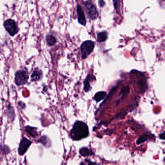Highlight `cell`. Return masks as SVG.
<instances>
[{
  "instance_id": "6da1fadb",
  "label": "cell",
  "mask_w": 165,
  "mask_h": 165,
  "mask_svg": "<svg viewBox=\"0 0 165 165\" xmlns=\"http://www.w3.org/2000/svg\"><path fill=\"white\" fill-rule=\"evenodd\" d=\"M89 135V127L86 124L82 121L75 122L70 132V136L73 140L80 141L86 138Z\"/></svg>"
},
{
  "instance_id": "7a4b0ae2",
  "label": "cell",
  "mask_w": 165,
  "mask_h": 165,
  "mask_svg": "<svg viewBox=\"0 0 165 165\" xmlns=\"http://www.w3.org/2000/svg\"><path fill=\"white\" fill-rule=\"evenodd\" d=\"M95 46V43L91 40H86L82 43L81 46L82 59L84 60L88 57V56L93 52Z\"/></svg>"
},
{
  "instance_id": "3957f363",
  "label": "cell",
  "mask_w": 165,
  "mask_h": 165,
  "mask_svg": "<svg viewBox=\"0 0 165 165\" xmlns=\"http://www.w3.org/2000/svg\"><path fill=\"white\" fill-rule=\"evenodd\" d=\"M84 5L89 18L91 20H96L99 17V13L95 4L92 2L86 1L84 2Z\"/></svg>"
},
{
  "instance_id": "277c9868",
  "label": "cell",
  "mask_w": 165,
  "mask_h": 165,
  "mask_svg": "<svg viewBox=\"0 0 165 165\" xmlns=\"http://www.w3.org/2000/svg\"><path fill=\"white\" fill-rule=\"evenodd\" d=\"M5 28L11 36H14L18 32V27L16 23L12 20H8L5 21L4 24Z\"/></svg>"
},
{
  "instance_id": "5b68a950",
  "label": "cell",
  "mask_w": 165,
  "mask_h": 165,
  "mask_svg": "<svg viewBox=\"0 0 165 165\" xmlns=\"http://www.w3.org/2000/svg\"><path fill=\"white\" fill-rule=\"evenodd\" d=\"M28 75L25 71H19L16 74V83L18 85H22L27 82Z\"/></svg>"
},
{
  "instance_id": "8992f818",
  "label": "cell",
  "mask_w": 165,
  "mask_h": 165,
  "mask_svg": "<svg viewBox=\"0 0 165 165\" xmlns=\"http://www.w3.org/2000/svg\"><path fill=\"white\" fill-rule=\"evenodd\" d=\"M32 143V142L30 141L29 139H27V138H24V137L20 141V145H19V149H18L19 155L20 156H23L24 155Z\"/></svg>"
},
{
  "instance_id": "52a82bcc",
  "label": "cell",
  "mask_w": 165,
  "mask_h": 165,
  "mask_svg": "<svg viewBox=\"0 0 165 165\" xmlns=\"http://www.w3.org/2000/svg\"><path fill=\"white\" fill-rule=\"evenodd\" d=\"M77 20L79 23L82 26H85L87 23L85 15L82 7L80 5H77Z\"/></svg>"
},
{
  "instance_id": "ba28073f",
  "label": "cell",
  "mask_w": 165,
  "mask_h": 165,
  "mask_svg": "<svg viewBox=\"0 0 165 165\" xmlns=\"http://www.w3.org/2000/svg\"><path fill=\"white\" fill-rule=\"evenodd\" d=\"M95 80V77L94 76V75H89L87 77L86 79H85L84 81V90L86 92H88L90 91L91 89V87L90 82L91 81H94Z\"/></svg>"
},
{
  "instance_id": "9c48e42d",
  "label": "cell",
  "mask_w": 165,
  "mask_h": 165,
  "mask_svg": "<svg viewBox=\"0 0 165 165\" xmlns=\"http://www.w3.org/2000/svg\"><path fill=\"white\" fill-rule=\"evenodd\" d=\"M79 153L81 156H83V157L89 156H91L95 155L93 150L89 149L87 147H82L81 148L79 151Z\"/></svg>"
},
{
  "instance_id": "30bf717a",
  "label": "cell",
  "mask_w": 165,
  "mask_h": 165,
  "mask_svg": "<svg viewBox=\"0 0 165 165\" xmlns=\"http://www.w3.org/2000/svg\"><path fill=\"white\" fill-rule=\"evenodd\" d=\"M24 131L27 133L28 134L30 137H33V138H35L36 136H38V131H37L36 128L31 127L28 125V126L25 127Z\"/></svg>"
},
{
  "instance_id": "8fae6325",
  "label": "cell",
  "mask_w": 165,
  "mask_h": 165,
  "mask_svg": "<svg viewBox=\"0 0 165 165\" xmlns=\"http://www.w3.org/2000/svg\"><path fill=\"white\" fill-rule=\"evenodd\" d=\"M107 93L105 91H101L97 92L94 96V99L96 102H99L107 97Z\"/></svg>"
},
{
  "instance_id": "7c38bea8",
  "label": "cell",
  "mask_w": 165,
  "mask_h": 165,
  "mask_svg": "<svg viewBox=\"0 0 165 165\" xmlns=\"http://www.w3.org/2000/svg\"><path fill=\"white\" fill-rule=\"evenodd\" d=\"M108 33L106 31L99 32L97 34V40L99 42H103L107 40Z\"/></svg>"
},
{
  "instance_id": "4fadbf2b",
  "label": "cell",
  "mask_w": 165,
  "mask_h": 165,
  "mask_svg": "<svg viewBox=\"0 0 165 165\" xmlns=\"http://www.w3.org/2000/svg\"><path fill=\"white\" fill-rule=\"evenodd\" d=\"M130 91V88L129 86L124 87L121 90V92L119 95V97L121 98L122 99H124L127 97V95H128Z\"/></svg>"
},
{
  "instance_id": "5bb4252c",
  "label": "cell",
  "mask_w": 165,
  "mask_h": 165,
  "mask_svg": "<svg viewBox=\"0 0 165 165\" xmlns=\"http://www.w3.org/2000/svg\"><path fill=\"white\" fill-rule=\"evenodd\" d=\"M42 76V72L39 70H36L32 75V80L33 81H38L40 80Z\"/></svg>"
},
{
  "instance_id": "9a60e30c",
  "label": "cell",
  "mask_w": 165,
  "mask_h": 165,
  "mask_svg": "<svg viewBox=\"0 0 165 165\" xmlns=\"http://www.w3.org/2000/svg\"><path fill=\"white\" fill-rule=\"evenodd\" d=\"M48 138L46 136H44L41 137L39 139V142L42 143L44 146L46 147H49L50 145V142L48 141Z\"/></svg>"
},
{
  "instance_id": "2e32d148",
  "label": "cell",
  "mask_w": 165,
  "mask_h": 165,
  "mask_svg": "<svg viewBox=\"0 0 165 165\" xmlns=\"http://www.w3.org/2000/svg\"><path fill=\"white\" fill-rule=\"evenodd\" d=\"M150 138V135H148V134H145L144 135L141 136V137L137 140V144H142V143H143L144 142L147 141L148 139H149Z\"/></svg>"
},
{
  "instance_id": "e0dca14e",
  "label": "cell",
  "mask_w": 165,
  "mask_h": 165,
  "mask_svg": "<svg viewBox=\"0 0 165 165\" xmlns=\"http://www.w3.org/2000/svg\"><path fill=\"white\" fill-rule=\"evenodd\" d=\"M47 41L49 46H52L56 42V39L52 35H48L47 37Z\"/></svg>"
},
{
  "instance_id": "ac0fdd59",
  "label": "cell",
  "mask_w": 165,
  "mask_h": 165,
  "mask_svg": "<svg viewBox=\"0 0 165 165\" xmlns=\"http://www.w3.org/2000/svg\"><path fill=\"white\" fill-rule=\"evenodd\" d=\"M2 150L3 153H5V155H7L10 152V149L9 147L6 145L3 146Z\"/></svg>"
},
{
  "instance_id": "d6986e66",
  "label": "cell",
  "mask_w": 165,
  "mask_h": 165,
  "mask_svg": "<svg viewBox=\"0 0 165 165\" xmlns=\"http://www.w3.org/2000/svg\"><path fill=\"white\" fill-rule=\"evenodd\" d=\"M85 160V161L88 164L87 165H100L99 164H97V163H95V162H91V161L89 159H86Z\"/></svg>"
},
{
  "instance_id": "ffe728a7",
  "label": "cell",
  "mask_w": 165,
  "mask_h": 165,
  "mask_svg": "<svg viewBox=\"0 0 165 165\" xmlns=\"http://www.w3.org/2000/svg\"><path fill=\"white\" fill-rule=\"evenodd\" d=\"M99 3L100 6L101 7H104V6L106 5V3L105 2V1H101V0H100V1H99Z\"/></svg>"
},
{
  "instance_id": "44dd1931",
  "label": "cell",
  "mask_w": 165,
  "mask_h": 165,
  "mask_svg": "<svg viewBox=\"0 0 165 165\" xmlns=\"http://www.w3.org/2000/svg\"><path fill=\"white\" fill-rule=\"evenodd\" d=\"M165 134L164 132L160 134L159 135V138L162 139V140H164L165 139Z\"/></svg>"
},
{
  "instance_id": "7402d4cb",
  "label": "cell",
  "mask_w": 165,
  "mask_h": 165,
  "mask_svg": "<svg viewBox=\"0 0 165 165\" xmlns=\"http://www.w3.org/2000/svg\"><path fill=\"white\" fill-rule=\"evenodd\" d=\"M80 165H84V164H83L82 162H81V164H80Z\"/></svg>"
}]
</instances>
